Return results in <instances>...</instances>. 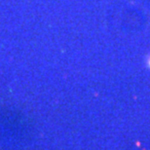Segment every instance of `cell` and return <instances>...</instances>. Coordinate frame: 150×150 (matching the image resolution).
I'll use <instances>...</instances> for the list:
<instances>
[{
	"label": "cell",
	"instance_id": "6da1fadb",
	"mask_svg": "<svg viewBox=\"0 0 150 150\" xmlns=\"http://www.w3.org/2000/svg\"><path fill=\"white\" fill-rule=\"evenodd\" d=\"M148 64H149V67H150V59H149V62H148Z\"/></svg>",
	"mask_w": 150,
	"mask_h": 150
}]
</instances>
